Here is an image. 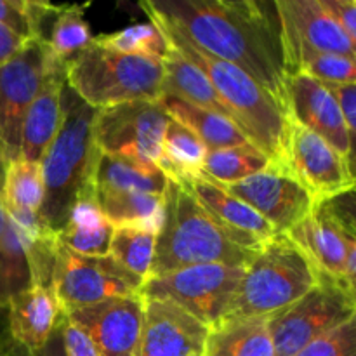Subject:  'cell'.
<instances>
[{
    "mask_svg": "<svg viewBox=\"0 0 356 356\" xmlns=\"http://www.w3.org/2000/svg\"><path fill=\"white\" fill-rule=\"evenodd\" d=\"M9 336L24 353L33 355L49 341L65 313L52 289L31 285L7 305Z\"/></svg>",
    "mask_w": 356,
    "mask_h": 356,
    "instance_id": "cell-20",
    "label": "cell"
},
{
    "mask_svg": "<svg viewBox=\"0 0 356 356\" xmlns=\"http://www.w3.org/2000/svg\"><path fill=\"white\" fill-rule=\"evenodd\" d=\"M66 83V63L54 56L40 90L31 101L21 129V155L24 162L40 163L61 125V97Z\"/></svg>",
    "mask_w": 356,
    "mask_h": 356,
    "instance_id": "cell-19",
    "label": "cell"
},
{
    "mask_svg": "<svg viewBox=\"0 0 356 356\" xmlns=\"http://www.w3.org/2000/svg\"><path fill=\"white\" fill-rule=\"evenodd\" d=\"M275 167L271 160L254 145L207 152L200 176L219 184H233ZM278 169V167H277Z\"/></svg>",
    "mask_w": 356,
    "mask_h": 356,
    "instance_id": "cell-31",
    "label": "cell"
},
{
    "mask_svg": "<svg viewBox=\"0 0 356 356\" xmlns=\"http://www.w3.org/2000/svg\"><path fill=\"white\" fill-rule=\"evenodd\" d=\"M0 202L7 218L30 238L47 233L38 218L44 202L40 163L24 162L21 159L7 163L0 188Z\"/></svg>",
    "mask_w": 356,
    "mask_h": 356,
    "instance_id": "cell-21",
    "label": "cell"
},
{
    "mask_svg": "<svg viewBox=\"0 0 356 356\" xmlns=\"http://www.w3.org/2000/svg\"><path fill=\"white\" fill-rule=\"evenodd\" d=\"M66 83L96 110L162 97L163 68L153 56L125 54L97 44L90 45L66 63Z\"/></svg>",
    "mask_w": 356,
    "mask_h": 356,
    "instance_id": "cell-6",
    "label": "cell"
},
{
    "mask_svg": "<svg viewBox=\"0 0 356 356\" xmlns=\"http://www.w3.org/2000/svg\"><path fill=\"white\" fill-rule=\"evenodd\" d=\"M0 159H2V153H0ZM3 160V159H2ZM3 162H6V160H3Z\"/></svg>",
    "mask_w": 356,
    "mask_h": 356,
    "instance_id": "cell-46",
    "label": "cell"
},
{
    "mask_svg": "<svg viewBox=\"0 0 356 356\" xmlns=\"http://www.w3.org/2000/svg\"><path fill=\"white\" fill-rule=\"evenodd\" d=\"M139 7L200 51L245 72L285 111L287 70L275 2L143 0Z\"/></svg>",
    "mask_w": 356,
    "mask_h": 356,
    "instance_id": "cell-1",
    "label": "cell"
},
{
    "mask_svg": "<svg viewBox=\"0 0 356 356\" xmlns=\"http://www.w3.org/2000/svg\"><path fill=\"white\" fill-rule=\"evenodd\" d=\"M94 40L113 51L125 52V54L153 56L156 59H162L169 49L165 37L152 21L132 24L115 33L99 35V37H94Z\"/></svg>",
    "mask_w": 356,
    "mask_h": 356,
    "instance_id": "cell-34",
    "label": "cell"
},
{
    "mask_svg": "<svg viewBox=\"0 0 356 356\" xmlns=\"http://www.w3.org/2000/svg\"><path fill=\"white\" fill-rule=\"evenodd\" d=\"M143 316L145 299L139 294L111 298L66 313V318L92 341L99 356H134L141 339Z\"/></svg>",
    "mask_w": 356,
    "mask_h": 356,
    "instance_id": "cell-16",
    "label": "cell"
},
{
    "mask_svg": "<svg viewBox=\"0 0 356 356\" xmlns=\"http://www.w3.org/2000/svg\"><path fill=\"white\" fill-rule=\"evenodd\" d=\"M28 356H66L65 353V346H63V337H61V329L59 325L56 327L54 332L51 334L47 343L33 355H28Z\"/></svg>",
    "mask_w": 356,
    "mask_h": 356,
    "instance_id": "cell-42",
    "label": "cell"
},
{
    "mask_svg": "<svg viewBox=\"0 0 356 356\" xmlns=\"http://www.w3.org/2000/svg\"><path fill=\"white\" fill-rule=\"evenodd\" d=\"M149 21L162 31L170 47L204 73L250 145L284 170L289 118L277 99L240 68L200 51L174 28L156 19Z\"/></svg>",
    "mask_w": 356,
    "mask_h": 356,
    "instance_id": "cell-3",
    "label": "cell"
},
{
    "mask_svg": "<svg viewBox=\"0 0 356 356\" xmlns=\"http://www.w3.org/2000/svg\"><path fill=\"white\" fill-rule=\"evenodd\" d=\"M169 113L162 101H131L97 110L94 143L104 155L120 156L146 167H156Z\"/></svg>",
    "mask_w": 356,
    "mask_h": 356,
    "instance_id": "cell-10",
    "label": "cell"
},
{
    "mask_svg": "<svg viewBox=\"0 0 356 356\" xmlns=\"http://www.w3.org/2000/svg\"><path fill=\"white\" fill-rule=\"evenodd\" d=\"M28 238L30 236L7 218L6 232L0 240V309L7 308L14 296L31 287Z\"/></svg>",
    "mask_w": 356,
    "mask_h": 356,
    "instance_id": "cell-30",
    "label": "cell"
},
{
    "mask_svg": "<svg viewBox=\"0 0 356 356\" xmlns=\"http://www.w3.org/2000/svg\"><path fill=\"white\" fill-rule=\"evenodd\" d=\"M83 6H58L52 16L49 37L45 38L49 51L61 61L68 63L87 49L92 42L89 24L83 19Z\"/></svg>",
    "mask_w": 356,
    "mask_h": 356,
    "instance_id": "cell-32",
    "label": "cell"
},
{
    "mask_svg": "<svg viewBox=\"0 0 356 356\" xmlns=\"http://www.w3.org/2000/svg\"><path fill=\"white\" fill-rule=\"evenodd\" d=\"M94 200L108 221L117 226H138L159 232L163 218V195L143 191H97Z\"/></svg>",
    "mask_w": 356,
    "mask_h": 356,
    "instance_id": "cell-29",
    "label": "cell"
},
{
    "mask_svg": "<svg viewBox=\"0 0 356 356\" xmlns=\"http://www.w3.org/2000/svg\"><path fill=\"white\" fill-rule=\"evenodd\" d=\"M306 73L323 83H355V58L327 52H312L302 56L296 65L294 73Z\"/></svg>",
    "mask_w": 356,
    "mask_h": 356,
    "instance_id": "cell-35",
    "label": "cell"
},
{
    "mask_svg": "<svg viewBox=\"0 0 356 356\" xmlns=\"http://www.w3.org/2000/svg\"><path fill=\"white\" fill-rule=\"evenodd\" d=\"M26 40H23L21 37L14 35L13 31H9L7 28H3L0 24V66L6 61H9Z\"/></svg>",
    "mask_w": 356,
    "mask_h": 356,
    "instance_id": "cell-41",
    "label": "cell"
},
{
    "mask_svg": "<svg viewBox=\"0 0 356 356\" xmlns=\"http://www.w3.org/2000/svg\"><path fill=\"white\" fill-rule=\"evenodd\" d=\"M284 170L315 200L330 202L355 188L353 162L308 129L289 122Z\"/></svg>",
    "mask_w": 356,
    "mask_h": 356,
    "instance_id": "cell-12",
    "label": "cell"
},
{
    "mask_svg": "<svg viewBox=\"0 0 356 356\" xmlns=\"http://www.w3.org/2000/svg\"><path fill=\"white\" fill-rule=\"evenodd\" d=\"M351 235H355L353 219H346L332 200L315 204L313 211L287 233L320 277L343 282L348 287L351 285L346 278V240Z\"/></svg>",
    "mask_w": 356,
    "mask_h": 356,
    "instance_id": "cell-15",
    "label": "cell"
},
{
    "mask_svg": "<svg viewBox=\"0 0 356 356\" xmlns=\"http://www.w3.org/2000/svg\"><path fill=\"white\" fill-rule=\"evenodd\" d=\"M330 17L356 42V2L355 0H320Z\"/></svg>",
    "mask_w": 356,
    "mask_h": 356,
    "instance_id": "cell-40",
    "label": "cell"
},
{
    "mask_svg": "<svg viewBox=\"0 0 356 356\" xmlns=\"http://www.w3.org/2000/svg\"><path fill=\"white\" fill-rule=\"evenodd\" d=\"M207 152L204 143L190 129L169 118L156 167L165 174L167 179L184 183L200 176Z\"/></svg>",
    "mask_w": 356,
    "mask_h": 356,
    "instance_id": "cell-28",
    "label": "cell"
},
{
    "mask_svg": "<svg viewBox=\"0 0 356 356\" xmlns=\"http://www.w3.org/2000/svg\"><path fill=\"white\" fill-rule=\"evenodd\" d=\"M183 184L221 225H225L232 232L242 233V235L259 242L261 245L277 236L275 229L254 209H250L245 202L222 190L219 184L205 179L204 176L184 181Z\"/></svg>",
    "mask_w": 356,
    "mask_h": 356,
    "instance_id": "cell-22",
    "label": "cell"
},
{
    "mask_svg": "<svg viewBox=\"0 0 356 356\" xmlns=\"http://www.w3.org/2000/svg\"><path fill=\"white\" fill-rule=\"evenodd\" d=\"M143 284L145 280L111 256H82L59 243L56 245L52 292L65 315L111 298L139 294Z\"/></svg>",
    "mask_w": 356,
    "mask_h": 356,
    "instance_id": "cell-9",
    "label": "cell"
},
{
    "mask_svg": "<svg viewBox=\"0 0 356 356\" xmlns=\"http://www.w3.org/2000/svg\"><path fill=\"white\" fill-rule=\"evenodd\" d=\"M59 329H61L63 346H65L66 356H99L92 341L87 337V334L79 325L70 322L66 315L59 322Z\"/></svg>",
    "mask_w": 356,
    "mask_h": 356,
    "instance_id": "cell-38",
    "label": "cell"
},
{
    "mask_svg": "<svg viewBox=\"0 0 356 356\" xmlns=\"http://www.w3.org/2000/svg\"><path fill=\"white\" fill-rule=\"evenodd\" d=\"M52 58L45 40L30 38L0 66V153L6 163L19 160L24 115L40 90Z\"/></svg>",
    "mask_w": 356,
    "mask_h": 356,
    "instance_id": "cell-11",
    "label": "cell"
},
{
    "mask_svg": "<svg viewBox=\"0 0 356 356\" xmlns=\"http://www.w3.org/2000/svg\"><path fill=\"white\" fill-rule=\"evenodd\" d=\"M6 165L7 163L0 159V188H2V181H3V172H6Z\"/></svg>",
    "mask_w": 356,
    "mask_h": 356,
    "instance_id": "cell-44",
    "label": "cell"
},
{
    "mask_svg": "<svg viewBox=\"0 0 356 356\" xmlns=\"http://www.w3.org/2000/svg\"><path fill=\"white\" fill-rule=\"evenodd\" d=\"M0 356H16L14 353H10L9 350H6V348L0 346Z\"/></svg>",
    "mask_w": 356,
    "mask_h": 356,
    "instance_id": "cell-45",
    "label": "cell"
},
{
    "mask_svg": "<svg viewBox=\"0 0 356 356\" xmlns=\"http://www.w3.org/2000/svg\"><path fill=\"white\" fill-rule=\"evenodd\" d=\"M332 92L334 101L339 108L341 115L344 118L350 136L355 139V125H356V83H325Z\"/></svg>",
    "mask_w": 356,
    "mask_h": 356,
    "instance_id": "cell-39",
    "label": "cell"
},
{
    "mask_svg": "<svg viewBox=\"0 0 356 356\" xmlns=\"http://www.w3.org/2000/svg\"><path fill=\"white\" fill-rule=\"evenodd\" d=\"M296 356H356V320L318 337Z\"/></svg>",
    "mask_w": 356,
    "mask_h": 356,
    "instance_id": "cell-36",
    "label": "cell"
},
{
    "mask_svg": "<svg viewBox=\"0 0 356 356\" xmlns=\"http://www.w3.org/2000/svg\"><path fill=\"white\" fill-rule=\"evenodd\" d=\"M160 101L169 117L190 129L204 143L209 152L250 145L247 136L228 117H222L214 111L202 110V108L193 106L186 101L176 99V97H160Z\"/></svg>",
    "mask_w": 356,
    "mask_h": 356,
    "instance_id": "cell-26",
    "label": "cell"
},
{
    "mask_svg": "<svg viewBox=\"0 0 356 356\" xmlns=\"http://www.w3.org/2000/svg\"><path fill=\"white\" fill-rule=\"evenodd\" d=\"M61 106V125L40 162L44 202L38 218L54 235L65 226L79 195L92 190V172L99 155L92 134L96 108L83 103L68 83L63 89Z\"/></svg>",
    "mask_w": 356,
    "mask_h": 356,
    "instance_id": "cell-4",
    "label": "cell"
},
{
    "mask_svg": "<svg viewBox=\"0 0 356 356\" xmlns=\"http://www.w3.org/2000/svg\"><path fill=\"white\" fill-rule=\"evenodd\" d=\"M285 115L289 122L320 136L353 162V138L329 87L306 73H292L285 83Z\"/></svg>",
    "mask_w": 356,
    "mask_h": 356,
    "instance_id": "cell-17",
    "label": "cell"
},
{
    "mask_svg": "<svg viewBox=\"0 0 356 356\" xmlns=\"http://www.w3.org/2000/svg\"><path fill=\"white\" fill-rule=\"evenodd\" d=\"M318 280L320 275L313 264L287 235L273 236L259 247L245 266L222 320L270 318L298 302Z\"/></svg>",
    "mask_w": 356,
    "mask_h": 356,
    "instance_id": "cell-5",
    "label": "cell"
},
{
    "mask_svg": "<svg viewBox=\"0 0 356 356\" xmlns=\"http://www.w3.org/2000/svg\"><path fill=\"white\" fill-rule=\"evenodd\" d=\"M115 226L101 212L94 191L79 195L61 232L56 235L59 245L82 256H108Z\"/></svg>",
    "mask_w": 356,
    "mask_h": 356,
    "instance_id": "cell-23",
    "label": "cell"
},
{
    "mask_svg": "<svg viewBox=\"0 0 356 356\" xmlns=\"http://www.w3.org/2000/svg\"><path fill=\"white\" fill-rule=\"evenodd\" d=\"M167 176L159 167H146L99 152L92 172V191H143L163 195Z\"/></svg>",
    "mask_w": 356,
    "mask_h": 356,
    "instance_id": "cell-27",
    "label": "cell"
},
{
    "mask_svg": "<svg viewBox=\"0 0 356 356\" xmlns=\"http://www.w3.org/2000/svg\"><path fill=\"white\" fill-rule=\"evenodd\" d=\"M155 229L138 226H117L111 236L110 254L118 264L132 275L146 280L153 263L156 242Z\"/></svg>",
    "mask_w": 356,
    "mask_h": 356,
    "instance_id": "cell-33",
    "label": "cell"
},
{
    "mask_svg": "<svg viewBox=\"0 0 356 356\" xmlns=\"http://www.w3.org/2000/svg\"><path fill=\"white\" fill-rule=\"evenodd\" d=\"M219 186L254 209L277 235H287L315 207L312 195L291 174L277 167L238 183Z\"/></svg>",
    "mask_w": 356,
    "mask_h": 356,
    "instance_id": "cell-14",
    "label": "cell"
},
{
    "mask_svg": "<svg viewBox=\"0 0 356 356\" xmlns=\"http://www.w3.org/2000/svg\"><path fill=\"white\" fill-rule=\"evenodd\" d=\"M6 226H7V214L6 211H3L2 202H0V240H2L3 232H6Z\"/></svg>",
    "mask_w": 356,
    "mask_h": 356,
    "instance_id": "cell-43",
    "label": "cell"
},
{
    "mask_svg": "<svg viewBox=\"0 0 356 356\" xmlns=\"http://www.w3.org/2000/svg\"><path fill=\"white\" fill-rule=\"evenodd\" d=\"M287 76L312 52L356 56V42L327 14L320 0H275Z\"/></svg>",
    "mask_w": 356,
    "mask_h": 356,
    "instance_id": "cell-13",
    "label": "cell"
},
{
    "mask_svg": "<svg viewBox=\"0 0 356 356\" xmlns=\"http://www.w3.org/2000/svg\"><path fill=\"white\" fill-rule=\"evenodd\" d=\"M355 313L353 289L320 277L308 294L268 320L275 356H296L309 343L353 320Z\"/></svg>",
    "mask_w": 356,
    "mask_h": 356,
    "instance_id": "cell-7",
    "label": "cell"
},
{
    "mask_svg": "<svg viewBox=\"0 0 356 356\" xmlns=\"http://www.w3.org/2000/svg\"><path fill=\"white\" fill-rule=\"evenodd\" d=\"M167 45H169V42H167ZM160 63H162L163 68L162 97H176V99L186 101L193 106L202 108V110L214 111V113L233 120V115L229 113L225 103L219 99L218 92L211 86V82L205 79L204 73L197 66L191 65L190 61H186L176 49L169 45Z\"/></svg>",
    "mask_w": 356,
    "mask_h": 356,
    "instance_id": "cell-25",
    "label": "cell"
},
{
    "mask_svg": "<svg viewBox=\"0 0 356 356\" xmlns=\"http://www.w3.org/2000/svg\"><path fill=\"white\" fill-rule=\"evenodd\" d=\"M209 327L167 299H145V316L134 356H204Z\"/></svg>",
    "mask_w": 356,
    "mask_h": 356,
    "instance_id": "cell-18",
    "label": "cell"
},
{
    "mask_svg": "<svg viewBox=\"0 0 356 356\" xmlns=\"http://www.w3.org/2000/svg\"><path fill=\"white\" fill-rule=\"evenodd\" d=\"M245 266L202 264L146 278L143 299H167L212 329L226 316Z\"/></svg>",
    "mask_w": 356,
    "mask_h": 356,
    "instance_id": "cell-8",
    "label": "cell"
},
{
    "mask_svg": "<svg viewBox=\"0 0 356 356\" xmlns=\"http://www.w3.org/2000/svg\"><path fill=\"white\" fill-rule=\"evenodd\" d=\"M259 247L221 225L183 183L169 179L148 278L202 264L247 266Z\"/></svg>",
    "mask_w": 356,
    "mask_h": 356,
    "instance_id": "cell-2",
    "label": "cell"
},
{
    "mask_svg": "<svg viewBox=\"0 0 356 356\" xmlns=\"http://www.w3.org/2000/svg\"><path fill=\"white\" fill-rule=\"evenodd\" d=\"M0 24L23 40L33 38L28 21L26 0H0Z\"/></svg>",
    "mask_w": 356,
    "mask_h": 356,
    "instance_id": "cell-37",
    "label": "cell"
},
{
    "mask_svg": "<svg viewBox=\"0 0 356 356\" xmlns=\"http://www.w3.org/2000/svg\"><path fill=\"white\" fill-rule=\"evenodd\" d=\"M266 316L222 320L209 329L204 356H275Z\"/></svg>",
    "mask_w": 356,
    "mask_h": 356,
    "instance_id": "cell-24",
    "label": "cell"
}]
</instances>
